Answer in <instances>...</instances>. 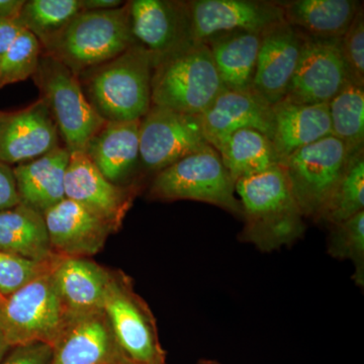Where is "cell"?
<instances>
[{"label": "cell", "instance_id": "2e32d148", "mask_svg": "<svg viewBox=\"0 0 364 364\" xmlns=\"http://www.w3.org/2000/svg\"><path fill=\"white\" fill-rule=\"evenodd\" d=\"M52 349L51 364H128L104 310L69 318Z\"/></svg>", "mask_w": 364, "mask_h": 364}, {"label": "cell", "instance_id": "484cf974", "mask_svg": "<svg viewBox=\"0 0 364 364\" xmlns=\"http://www.w3.org/2000/svg\"><path fill=\"white\" fill-rule=\"evenodd\" d=\"M0 252L35 261L60 256L52 247L44 215L23 203L0 212Z\"/></svg>", "mask_w": 364, "mask_h": 364}, {"label": "cell", "instance_id": "e0dca14e", "mask_svg": "<svg viewBox=\"0 0 364 364\" xmlns=\"http://www.w3.org/2000/svg\"><path fill=\"white\" fill-rule=\"evenodd\" d=\"M44 219L53 249L64 257L95 255L116 231L104 218L69 198L48 210Z\"/></svg>", "mask_w": 364, "mask_h": 364}, {"label": "cell", "instance_id": "7402d4cb", "mask_svg": "<svg viewBox=\"0 0 364 364\" xmlns=\"http://www.w3.org/2000/svg\"><path fill=\"white\" fill-rule=\"evenodd\" d=\"M272 142L280 163L294 151L331 136L329 105L280 100L272 105Z\"/></svg>", "mask_w": 364, "mask_h": 364}, {"label": "cell", "instance_id": "603a6c76", "mask_svg": "<svg viewBox=\"0 0 364 364\" xmlns=\"http://www.w3.org/2000/svg\"><path fill=\"white\" fill-rule=\"evenodd\" d=\"M55 284L69 317L104 310L112 274L97 263L61 256L53 268Z\"/></svg>", "mask_w": 364, "mask_h": 364}, {"label": "cell", "instance_id": "8992f818", "mask_svg": "<svg viewBox=\"0 0 364 364\" xmlns=\"http://www.w3.org/2000/svg\"><path fill=\"white\" fill-rule=\"evenodd\" d=\"M53 268L6 296L0 305V331L11 346L35 342L53 346L68 322L70 317L55 284Z\"/></svg>", "mask_w": 364, "mask_h": 364}, {"label": "cell", "instance_id": "f546056e", "mask_svg": "<svg viewBox=\"0 0 364 364\" xmlns=\"http://www.w3.org/2000/svg\"><path fill=\"white\" fill-rule=\"evenodd\" d=\"M364 210V151L352 155L320 222L338 224Z\"/></svg>", "mask_w": 364, "mask_h": 364}, {"label": "cell", "instance_id": "8d00e7d4", "mask_svg": "<svg viewBox=\"0 0 364 364\" xmlns=\"http://www.w3.org/2000/svg\"><path fill=\"white\" fill-rule=\"evenodd\" d=\"M23 30L18 18H0V56L7 51Z\"/></svg>", "mask_w": 364, "mask_h": 364}, {"label": "cell", "instance_id": "6da1fadb", "mask_svg": "<svg viewBox=\"0 0 364 364\" xmlns=\"http://www.w3.org/2000/svg\"><path fill=\"white\" fill-rule=\"evenodd\" d=\"M244 227L241 241L263 252L293 245L304 236L303 213L282 165L235 183Z\"/></svg>", "mask_w": 364, "mask_h": 364}, {"label": "cell", "instance_id": "8fae6325", "mask_svg": "<svg viewBox=\"0 0 364 364\" xmlns=\"http://www.w3.org/2000/svg\"><path fill=\"white\" fill-rule=\"evenodd\" d=\"M191 42L205 43L219 33L245 31L263 33L286 23L279 1L265 0H191Z\"/></svg>", "mask_w": 364, "mask_h": 364}, {"label": "cell", "instance_id": "f35d334b", "mask_svg": "<svg viewBox=\"0 0 364 364\" xmlns=\"http://www.w3.org/2000/svg\"><path fill=\"white\" fill-rule=\"evenodd\" d=\"M25 0H0V18H18Z\"/></svg>", "mask_w": 364, "mask_h": 364}, {"label": "cell", "instance_id": "5bb4252c", "mask_svg": "<svg viewBox=\"0 0 364 364\" xmlns=\"http://www.w3.org/2000/svg\"><path fill=\"white\" fill-rule=\"evenodd\" d=\"M306 36L287 23L262 33L252 92L273 105L284 100L298 67Z\"/></svg>", "mask_w": 364, "mask_h": 364}, {"label": "cell", "instance_id": "9c48e42d", "mask_svg": "<svg viewBox=\"0 0 364 364\" xmlns=\"http://www.w3.org/2000/svg\"><path fill=\"white\" fill-rule=\"evenodd\" d=\"M104 311L127 363L165 364L155 318L126 279L112 275Z\"/></svg>", "mask_w": 364, "mask_h": 364}, {"label": "cell", "instance_id": "ac0fdd59", "mask_svg": "<svg viewBox=\"0 0 364 364\" xmlns=\"http://www.w3.org/2000/svg\"><path fill=\"white\" fill-rule=\"evenodd\" d=\"M132 191L131 186L107 181L82 151L70 153L65 173L66 198L90 208L116 230L131 207Z\"/></svg>", "mask_w": 364, "mask_h": 364}, {"label": "cell", "instance_id": "1f68e13d", "mask_svg": "<svg viewBox=\"0 0 364 364\" xmlns=\"http://www.w3.org/2000/svg\"><path fill=\"white\" fill-rule=\"evenodd\" d=\"M42 56L39 40L23 30L0 56V88L32 77Z\"/></svg>", "mask_w": 364, "mask_h": 364}, {"label": "cell", "instance_id": "5b68a950", "mask_svg": "<svg viewBox=\"0 0 364 364\" xmlns=\"http://www.w3.org/2000/svg\"><path fill=\"white\" fill-rule=\"evenodd\" d=\"M149 198L210 203L242 219L234 179L214 148L182 158L155 174Z\"/></svg>", "mask_w": 364, "mask_h": 364}, {"label": "cell", "instance_id": "cb8c5ba5", "mask_svg": "<svg viewBox=\"0 0 364 364\" xmlns=\"http://www.w3.org/2000/svg\"><path fill=\"white\" fill-rule=\"evenodd\" d=\"M284 21L306 37L340 40L348 30L363 2L356 0L279 1Z\"/></svg>", "mask_w": 364, "mask_h": 364}, {"label": "cell", "instance_id": "d6986e66", "mask_svg": "<svg viewBox=\"0 0 364 364\" xmlns=\"http://www.w3.org/2000/svg\"><path fill=\"white\" fill-rule=\"evenodd\" d=\"M200 119L205 140L215 150L228 136L243 129H254L270 140L272 138V105L253 92L226 88L200 114Z\"/></svg>", "mask_w": 364, "mask_h": 364}, {"label": "cell", "instance_id": "7a4b0ae2", "mask_svg": "<svg viewBox=\"0 0 364 364\" xmlns=\"http://www.w3.org/2000/svg\"><path fill=\"white\" fill-rule=\"evenodd\" d=\"M154 56L135 44L114 59L79 74L83 93L105 122H133L152 107Z\"/></svg>", "mask_w": 364, "mask_h": 364}, {"label": "cell", "instance_id": "f1b7e54d", "mask_svg": "<svg viewBox=\"0 0 364 364\" xmlns=\"http://www.w3.org/2000/svg\"><path fill=\"white\" fill-rule=\"evenodd\" d=\"M81 11V0H25L18 21L43 47Z\"/></svg>", "mask_w": 364, "mask_h": 364}, {"label": "cell", "instance_id": "ab89813d", "mask_svg": "<svg viewBox=\"0 0 364 364\" xmlns=\"http://www.w3.org/2000/svg\"><path fill=\"white\" fill-rule=\"evenodd\" d=\"M9 347L11 346L9 345V342H7L4 333L0 331V360L6 355V352L9 351Z\"/></svg>", "mask_w": 364, "mask_h": 364}, {"label": "cell", "instance_id": "30bf717a", "mask_svg": "<svg viewBox=\"0 0 364 364\" xmlns=\"http://www.w3.org/2000/svg\"><path fill=\"white\" fill-rule=\"evenodd\" d=\"M140 166L157 174L182 158L213 148L203 135L200 116L152 105L139 127Z\"/></svg>", "mask_w": 364, "mask_h": 364}, {"label": "cell", "instance_id": "3957f363", "mask_svg": "<svg viewBox=\"0 0 364 364\" xmlns=\"http://www.w3.org/2000/svg\"><path fill=\"white\" fill-rule=\"evenodd\" d=\"M151 86L152 105L191 116H200L226 90L210 48L193 42L155 59Z\"/></svg>", "mask_w": 364, "mask_h": 364}, {"label": "cell", "instance_id": "9a60e30c", "mask_svg": "<svg viewBox=\"0 0 364 364\" xmlns=\"http://www.w3.org/2000/svg\"><path fill=\"white\" fill-rule=\"evenodd\" d=\"M129 6L134 37L154 59L191 42L188 1L132 0Z\"/></svg>", "mask_w": 364, "mask_h": 364}, {"label": "cell", "instance_id": "d6a6232c", "mask_svg": "<svg viewBox=\"0 0 364 364\" xmlns=\"http://www.w3.org/2000/svg\"><path fill=\"white\" fill-rule=\"evenodd\" d=\"M60 257L61 256L51 261H35L0 252V294L6 298L16 293L43 273L52 269Z\"/></svg>", "mask_w": 364, "mask_h": 364}, {"label": "cell", "instance_id": "83f0119b", "mask_svg": "<svg viewBox=\"0 0 364 364\" xmlns=\"http://www.w3.org/2000/svg\"><path fill=\"white\" fill-rule=\"evenodd\" d=\"M331 135L346 146L350 155L363 150L364 85L349 79L329 102Z\"/></svg>", "mask_w": 364, "mask_h": 364}, {"label": "cell", "instance_id": "277c9868", "mask_svg": "<svg viewBox=\"0 0 364 364\" xmlns=\"http://www.w3.org/2000/svg\"><path fill=\"white\" fill-rule=\"evenodd\" d=\"M135 44L128 1L112 11H81L43 46L42 52L59 60L78 77Z\"/></svg>", "mask_w": 364, "mask_h": 364}, {"label": "cell", "instance_id": "ffe728a7", "mask_svg": "<svg viewBox=\"0 0 364 364\" xmlns=\"http://www.w3.org/2000/svg\"><path fill=\"white\" fill-rule=\"evenodd\" d=\"M140 121L105 122L83 151L98 171L116 186H128L140 167Z\"/></svg>", "mask_w": 364, "mask_h": 364}, {"label": "cell", "instance_id": "e575fe53", "mask_svg": "<svg viewBox=\"0 0 364 364\" xmlns=\"http://www.w3.org/2000/svg\"><path fill=\"white\" fill-rule=\"evenodd\" d=\"M51 345L35 342L16 346L2 364H51Z\"/></svg>", "mask_w": 364, "mask_h": 364}, {"label": "cell", "instance_id": "44dd1931", "mask_svg": "<svg viewBox=\"0 0 364 364\" xmlns=\"http://www.w3.org/2000/svg\"><path fill=\"white\" fill-rule=\"evenodd\" d=\"M70 152L64 146L13 167L20 203L44 215L65 200V173Z\"/></svg>", "mask_w": 364, "mask_h": 364}, {"label": "cell", "instance_id": "d590c367", "mask_svg": "<svg viewBox=\"0 0 364 364\" xmlns=\"http://www.w3.org/2000/svg\"><path fill=\"white\" fill-rule=\"evenodd\" d=\"M20 203L13 166L0 162V212Z\"/></svg>", "mask_w": 364, "mask_h": 364}, {"label": "cell", "instance_id": "7c38bea8", "mask_svg": "<svg viewBox=\"0 0 364 364\" xmlns=\"http://www.w3.org/2000/svg\"><path fill=\"white\" fill-rule=\"evenodd\" d=\"M349 79L339 40L306 36L298 67L284 98L299 104L329 105Z\"/></svg>", "mask_w": 364, "mask_h": 364}, {"label": "cell", "instance_id": "ba28073f", "mask_svg": "<svg viewBox=\"0 0 364 364\" xmlns=\"http://www.w3.org/2000/svg\"><path fill=\"white\" fill-rule=\"evenodd\" d=\"M351 156L344 143L331 135L294 151L282 161L304 217L320 222Z\"/></svg>", "mask_w": 364, "mask_h": 364}, {"label": "cell", "instance_id": "4316f807", "mask_svg": "<svg viewBox=\"0 0 364 364\" xmlns=\"http://www.w3.org/2000/svg\"><path fill=\"white\" fill-rule=\"evenodd\" d=\"M215 151L235 183L282 165L272 140L254 129L232 134Z\"/></svg>", "mask_w": 364, "mask_h": 364}, {"label": "cell", "instance_id": "60d3db41", "mask_svg": "<svg viewBox=\"0 0 364 364\" xmlns=\"http://www.w3.org/2000/svg\"><path fill=\"white\" fill-rule=\"evenodd\" d=\"M4 299H6V296H4L1 294H0V305L4 303Z\"/></svg>", "mask_w": 364, "mask_h": 364}, {"label": "cell", "instance_id": "4fadbf2b", "mask_svg": "<svg viewBox=\"0 0 364 364\" xmlns=\"http://www.w3.org/2000/svg\"><path fill=\"white\" fill-rule=\"evenodd\" d=\"M51 112L43 100L23 109L0 112V162L18 165L61 146Z\"/></svg>", "mask_w": 364, "mask_h": 364}, {"label": "cell", "instance_id": "b9f144b4", "mask_svg": "<svg viewBox=\"0 0 364 364\" xmlns=\"http://www.w3.org/2000/svg\"><path fill=\"white\" fill-rule=\"evenodd\" d=\"M200 364H214V363H200Z\"/></svg>", "mask_w": 364, "mask_h": 364}, {"label": "cell", "instance_id": "52a82bcc", "mask_svg": "<svg viewBox=\"0 0 364 364\" xmlns=\"http://www.w3.org/2000/svg\"><path fill=\"white\" fill-rule=\"evenodd\" d=\"M32 77L41 100L51 112L64 147L70 153L83 152L105 121L88 102L77 76L59 60L42 52Z\"/></svg>", "mask_w": 364, "mask_h": 364}, {"label": "cell", "instance_id": "74e56055", "mask_svg": "<svg viewBox=\"0 0 364 364\" xmlns=\"http://www.w3.org/2000/svg\"><path fill=\"white\" fill-rule=\"evenodd\" d=\"M81 2H82V11H112L126 4L121 0H81Z\"/></svg>", "mask_w": 364, "mask_h": 364}, {"label": "cell", "instance_id": "4dcf8cb0", "mask_svg": "<svg viewBox=\"0 0 364 364\" xmlns=\"http://www.w3.org/2000/svg\"><path fill=\"white\" fill-rule=\"evenodd\" d=\"M328 253L340 260H349L355 267L354 282L359 287L364 284V210L353 217L330 225Z\"/></svg>", "mask_w": 364, "mask_h": 364}, {"label": "cell", "instance_id": "836d02e7", "mask_svg": "<svg viewBox=\"0 0 364 364\" xmlns=\"http://www.w3.org/2000/svg\"><path fill=\"white\" fill-rule=\"evenodd\" d=\"M340 51L349 78L364 85V11L359 9L343 37L339 40Z\"/></svg>", "mask_w": 364, "mask_h": 364}, {"label": "cell", "instance_id": "d4e9b609", "mask_svg": "<svg viewBox=\"0 0 364 364\" xmlns=\"http://www.w3.org/2000/svg\"><path fill=\"white\" fill-rule=\"evenodd\" d=\"M262 33L236 31L205 41L223 85L229 90L252 92Z\"/></svg>", "mask_w": 364, "mask_h": 364}]
</instances>
